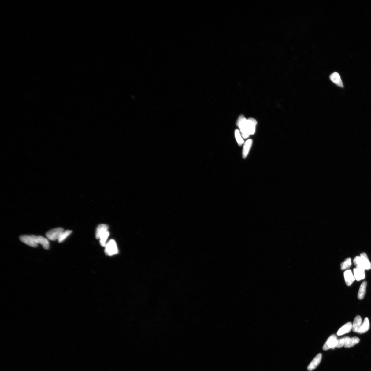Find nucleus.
Instances as JSON below:
<instances>
[{
  "mask_svg": "<svg viewBox=\"0 0 371 371\" xmlns=\"http://www.w3.org/2000/svg\"><path fill=\"white\" fill-rule=\"evenodd\" d=\"M350 339V337L347 336L343 337V338L339 339L338 343H337L336 348H341L343 347H344L345 345H346L347 343Z\"/></svg>",
  "mask_w": 371,
  "mask_h": 371,
  "instance_id": "23",
  "label": "nucleus"
},
{
  "mask_svg": "<svg viewBox=\"0 0 371 371\" xmlns=\"http://www.w3.org/2000/svg\"><path fill=\"white\" fill-rule=\"evenodd\" d=\"M352 329V323L350 322H348L346 323L345 325H343L342 327L340 328L338 332H337V335L341 336L343 335L349 333Z\"/></svg>",
  "mask_w": 371,
  "mask_h": 371,
  "instance_id": "10",
  "label": "nucleus"
},
{
  "mask_svg": "<svg viewBox=\"0 0 371 371\" xmlns=\"http://www.w3.org/2000/svg\"><path fill=\"white\" fill-rule=\"evenodd\" d=\"M370 328L369 320L367 317L365 318L363 323H362L359 329L358 333L360 334L366 333Z\"/></svg>",
  "mask_w": 371,
  "mask_h": 371,
  "instance_id": "15",
  "label": "nucleus"
},
{
  "mask_svg": "<svg viewBox=\"0 0 371 371\" xmlns=\"http://www.w3.org/2000/svg\"><path fill=\"white\" fill-rule=\"evenodd\" d=\"M351 259L348 258L345 259V260L341 264V269L345 270L350 268L351 265Z\"/></svg>",
  "mask_w": 371,
  "mask_h": 371,
  "instance_id": "24",
  "label": "nucleus"
},
{
  "mask_svg": "<svg viewBox=\"0 0 371 371\" xmlns=\"http://www.w3.org/2000/svg\"><path fill=\"white\" fill-rule=\"evenodd\" d=\"M109 226L105 224H101L98 226L97 228L96 232V238L97 239H99V236L102 233L105 232V231L108 230Z\"/></svg>",
  "mask_w": 371,
  "mask_h": 371,
  "instance_id": "18",
  "label": "nucleus"
},
{
  "mask_svg": "<svg viewBox=\"0 0 371 371\" xmlns=\"http://www.w3.org/2000/svg\"><path fill=\"white\" fill-rule=\"evenodd\" d=\"M344 275L346 284L348 286H351L355 279L352 272L350 270H346Z\"/></svg>",
  "mask_w": 371,
  "mask_h": 371,
  "instance_id": "8",
  "label": "nucleus"
},
{
  "mask_svg": "<svg viewBox=\"0 0 371 371\" xmlns=\"http://www.w3.org/2000/svg\"><path fill=\"white\" fill-rule=\"evenodd\" d=\"M35 239L38 244H40L44 249L48 250L50 247V243L48 239L41 236L34 235Z\"/></svg>",
  "mask_w": 371,
  "mask_h": 371,
  "instance_id": "6",
  "label": "nucleus"
},
{
  "mask_svg": "<svg viewBox=\"0 0 371 371\" xmlns=\"http://www.w3.org/2000/svg\"><path fill=\"white\" fill-rule=\"evenodd\" d=\"M367 286V282L364 281L361 284L359 289L358 298L359 300H362L364 297L366 293V288Z\"/></svg>",
  "mask_w": 371,
  "mask_h": 371,
  "instance_id": "14",
  "label": "nucleus"
},
{
  "mask_svg": "<svg viewBox=\"0 0 371 371\" xmlns=\"http://www.w3.org/2000/svg\"><path fill=\"white\" fill-rule=\"evenodd\" d=\"M362 319L361 316H357L355 317L352 325V330L354 332L358 333L360 328L362 325Z\"/></svg>",
  "mask_w": 371,
  "mask_h": 371,
  "instance_id": "13",
  "label": "nucleus"
},
{
  "mask_svg": "<svg viewBox=\"0 0 371 371\" xmlns=\"http://www.w3.org/2000/svg\"><path fill=\"white\" fill-rule=\"evenodd\" d=\"M253 141L251 139H248L245 142L243 150L242 157L243 158H247L251 147Z\"/></svg>",
  "mask_w": 371,
  "mask_h": 371,
  "instance_id": "12",
  "label": "nucleus"
},
{
  "mask_svg": "<svg viewBox=\"0 0 371 371\" xmlns=\"http://www.w3.org/2000/svg\"><path fill=\"white\" fill-rule=\"evenodd\" d=\"M64 231L62 228H54L48 231L46 234L47 238L50 240L55 241L58 239L60 234Z\"/></svg>",
  "mask_w": 371,
  "mask_h": 371,
  "instance_id": "3",
  "label": "nucleus"
},
{
  "mask_svg": "<svg viewBox=\"0 0 371 371\" xmlns=\"http://www.w3.org/2000/svg\"><path fill=\"white\" fill-rule=\"evenodd\" d=\"M360 256L363 260L366 270H371V263L368 258L366 254L365 253H362L361 254Z\"/></svg>",
  "mask_w": 371,
  "mask_h": 371,
  "instance_id": "20",
  "label": "nucleus"
},
{
  "mask_svg": "<svg viewBox=\"0 0 371 371\" xmlns=\"http://www.w3.org/2000/svg\"><path fill=\"white\" fill-rule=\"evenodd\" d=\"M338 339L335 335H332L329 337L324 345L323 349L325 351L328 350L330 348L334 349L336 347L338 343Z\"/></svg>",
  "mask_w": 371,
  "mask_h": 371,
  "instance_id": "5",
  "label": "nucleus"
},
{
  "mask_svg": "<svg viewBox=\"0 0 371 371\" xmlns=\"http://www.w3.org/2000/svg\"><path fill=\"white\" fill-rule=\"evenodd\" d=\"M247 122L250 135L254 134L256 126L257 123L256 120L254 119L250 118L247 120Z\"/></svg>",
  "mask_w": 371,
  "mask_h": 371,
  "instance_id": "16",
  "label": "nucleus"
},
{
  "mask_svg": "<svg viewBox=\"0 0 371 371\" xmlns=\"http://www.w3.org/2000/svg\"><path fill=\"white\" fill-rule=\"evenodd\" d=\"M322 357V355L321 354H318L309 365L308 367V370L310 371L316 369L321 361Z\"/></svg>",
  "mask_w": 371,
  "mask_h": 371,
  "instance_id": "9",
  "label": "nucleus"
},
{
  "mask_svg": "<svg viewBox=\"0 0 371 371\" xmlns=\"http://www.w3.org/2000/svg\"><path fill=\"white\" fill-rule=\"evenodd\" d=\"M105 253L107 255L109 256L116 255L118 253L116 242L113 239H111L106 245Z\"/></svg>",
  "mask_w": 371,
  "mask_h": 371,
  "instance_id": "2",
  "label": "nucleus"
},
{
  "mask_svg": "<svg viewBox=\"0 0 371 371\" xmlns=\"http://www.w3.org/2000/svg\"><path fill=\"white\" fill-rule=\"evenodd\" d=\"M365 270L364 269L357 267L354 269V276L356 280L359 281L365 278Z\"/></svg>",
  "mask_w": 371,
  "mask_h": 371,
  "instance_id": "11",
  "label": "nucleus"
},
{
  "mask_svg": "<svg viewBox=\"0 0 371 371\" xmlns=\"http://www.w3.org/2000/svg\"><path fill=\"white\" fill-rule=\"evenodd\" d=\"M353 263L356 267L366 270L364 262L360 256H356L354 259Z\"/></svg>",
  "mask_w": 371,
  "mask_h": 371,
  "instance_id": "17",
  "label": "nucleus"
},
{
  "mask_svg": "<svg viewBox=\"0 0 371 371\" xmlns=\"http://www.w3.org/2000/svg\"><path fill=\"white\" fill-rule=\"evenodd\" d=\"M330 79L332 82L339 87H343L344 85L339 74L337 72H335L331 74Z\"/></svg>",
  "mask_w": 371,
  "mask_h": 371,
  "instance_id": "7",
  "label": "nucleus"
},
{
  "mask_svg": "<svg viewBox=\"0 0 371 371\" xmlns=\"http://www.w3.org/2000/svg\"><path fill=\"white\" fill-rule=\"evenodd\" d=\"M72 231L67 230L66 231H64L61 233L58 240V242L61 243L62 242L64 241L68 238V237L72 233Z\"/></svg>",
  "mask_w": 371,
  "mask_h": 371,
  "instance_id": "22",
  "label": "nucleus"
},
{
  "mask_svg": "<svg viewBox=\"0 0 371 371\" xmlns=\"http://www.w3.org/2000/svg\"><path fill=\"white\" fill-rule=\"evenodd\" d=\"M360 342V339L358 337H353L350 338V339L348 342L345 345L344 347L345 348H350L352 347L355 345L359 343Z\"/></svg>",
  "mask_w": 371,
  "mask_h": 371,
  "instance_id": "21",
  "label": "nucleus"
},
{
  "mask_svg": "<svg viewBox=\"0 0 371 371\" xmlns=\"http://www.w3.org/2000/svg\"><path fill=\"white\" fill-rule=\"evenodd\" d=\"M236 125L239 128L242 133V137L247 139L250 135L249 132L247 120L243 115L239 117L236 123Z\"/></svg>",
  "mask_w": 371,
  "mask_h": 371,
  "instance_id": "1",
  "label": "nucleus"
},
{
  "mask_svg": "<svg viewBox=\"0 0 371 371\" xmlns=\"http://www.w3.org/2000/svg\"><path fill=\"white\" fill-rule=\"evenodd\" d=\"M20 240L24 243L33 247H36L38 244L36 242L34 235H24L19 237Z\"/></svg>",
  "mask_w": 371,
  "mask_h": 371,
  "instance_id": "4",
  "label": "nucleus"
},
{
  "mask_svg": "<svg viewBox=\"0 0 371 371\" xmlns=\"http://www.w3.org/2000/svg\"><path fill=\"white\" fill-rule=\"evenodd\" d=\"M235 137L237 142L239 146H241V145L243 144L244 140L242 138L240 135V133L239 131L238 130H236L235 132Z\"/></svg>",
  "mask_w": 371,
  "mask_h": 371,
  "instance_id": "25",
  "label": "nucleus"
},
{
  "mask_svg": "<svg viewBox=\"0 0 371 371\" xmlns=\"http://www.w3.org/2000/svg\"><path fill=\"white\" fill-rule=\"evenodd\" d=\"M110 235L109 232L108 230L102 233L99 236L100 242V245L102 247H105L106 242Z\"/></svg>",
  "mask_w": 371,
  "mask_h": 371,
  "instance_id": "19",
  "label": "nucleus"
}]
</instances>
